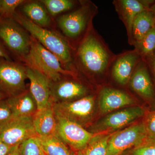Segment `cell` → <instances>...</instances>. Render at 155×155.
Segmentation results:
<instances>
[{
  "mask_svg": "<svg viewBox=\"0 0 155 155\" xmlns=\"http://www.w3.org/2000/svg\"><path fill=\"white\" fill-rule=\"evenodd\" d=\"M122 155H155V140H145Z\"/></svg>",
  "mask_w": 155,
  "mask_h": 155,
  "instance_id": "83f0119b",
  "label": "cell"
},
{
  "mask_svg": "<svg viewBox=\"0 0 155 155\" xmlns=\"http://www.w3.org/2000/svg\"><path fill=\"white\" fill-rule=\"evenodd\" d=\"M53 103L46 108L38 110L32 117L37 135L45 137L56 134L57 119L53 109Z\"/></svg>",
  "mask_w": 155,
  "mask_h": 155,
  "instance_id": "d6986e66",
  "label": "cell"
},
{
  "mask_svg": "<svg viewBox=\"0 0 155 155\" xmlns=\"http://www.w3.org/2000/svg\"><path fill=\"white\" fill-rule=\"evenodd\" d=\"M128 86L149 106L155 109V89L145 60L139 62L130 78Z\"/></svg>",
  "mask_w": 155,
  "mask_h": 155,
  "instance_id": "5bb4252c",
  "label": "cell"
},
{
  "mask_svg": "<svg viewBox=\"0 0 155 155\" xmlns=\"http://www.w3.org/2000/svg\"></svg>",
  "mask_w": 155,
  "mask_h": 155,
  "instance_id": "8d00e7d4",
  "label": "cell"
},
{
  "mask_svg": "<svg viewBox=\"0 0 155 155\" xmlns=\"http://www.w3.org/2000/svg\"><path fill=\"white\" fill-rule=\"evenodd\" d=\"M45 155H75L76 153L57 134L39 137Z\"/></svg>",
  "mask_w": 155,
  "mask_h": 155,
  "instance_id": "7402d4cb",
  "label": "cell"
},
{
  "mask_svg": "<svg viewBox=\"0 0 155 155\" xmlns=\"http://www.w3.org/2000/svg\"><path fill=\"white\" fill-rule=\"evenodd\" d=\"M11 147L0 139V155H7Z\"/></svg>",
  "mask_w": 155,
  "mask_h": 155,
  "instance_id": "1f68e13d",
  "label": "cell"
},
{
  "mask_svg": "<svg viewBox=\"0 0 155 155\" xmlns=\"http://www.w3.org/2000/svg\"><path fill=\"white\" fill-rule=\"evenodd\" d=\"M0 58H5L6 60H12L11 56L9 55L8 52L6 48L0 41Z\"/></svg>",
  "mask_w": 155,
  "mask_h": 155,
  "instance_id": "4dcf8cb0",
  "label": "cell"
},
{
  "mask_svg": "<svg viewBox=\"0 0 155 155\" xmlns=\"http://www.w3.org/2000/svg\"><path fill=\"white\" fill-rule=\"evenodd\" d=\"M26 67L29 81L28 89L36 101L38 110L45 109L53 103L50 96V81L37 70Z\"/></svg>",
  "mask_w": 155,
  "mask_h": 155,
  "instance_id": "e0dca14e",
  "label": "cell"
},
{
  "mask_svg": "<svg viewBox=\"0 0 155 155\" xmlns=\"http://www.w3.org/2000/svg\"><path fill=\"white\" fill-rule=\"evenodd\" d=\"M150 59V67L153 75L155 81V53L151 57L148 58Z\"/></svg>",
  "mask_w": 155,
  "mask_h": 155,
  "instance_id": "d6a6232c",
  "label": "cell"
},
{
  "mask_svg": "<svg viewBox=\"0 0 155 155\" xmlns=\"http://www.w3.org/2000/svg\"><path fill=\"white\" fill-rule=\"evenodd\" d=\"M6 100L11 108L13 117H32L37 112V104L28 88L22 93Z\"/></svg>",
  "mask_w": 155,
  "mask_h": 155,
  "instance_id": "ac0fdd59",
  "label": "cell"
},
{
  "mask_svg": "<svg viewBox=\"0 0 155 155\" xmlns=\"http://www.w3.org/2000/svg\"><path fill=\"white\" fill-rule=\"evenodd\" d=\"M153 1L139 0H114L113 4L119 19L125 25L128 42L133 45L132 27L134 21L142 11L150 9Z\"/></svg>",
  "mask_w": 155,
  "mask_h": 155,
  "instance_id": "2e32d148",
  "label": "cell"
},
{
  "mask_svg": "<svg viewBox=\"0 0 155 155\" xmlns=\"http://www.w3.org/2000/svg\"><path fill=\"white\" fill-rule=\"evenodd\" d=\"M141 59L135 49L116 55L111 65L109 75L118 85L127 86L136 67Z\"/></svg>",
  "mask_w": 155,
  "mask_h": 155,
  "instance_id": "9a60e30c",
  "label": "cell"
},
{
  "mask_svg": "<svg viewBox=\"0 0 155 155\" xmlns=\"http://www.w3.org/2000/svg\"><path fill=\"white\" fill-rule=\"evenodd\" d=\"M134 46L143 60L152 56L155 53V26Z\"/></svg>",
  "mask_w": 155,
  "mask_h": 155,
  "instance_id": "cb8c5ba5",
  "label": "cell"
},
{
  "mask_svg": "<svg viewBox=\"0 0 155 155\" xmlns=\"http://www.w3.org/2000/svg\"><path fill=\"white\" fill-rule=\"evenodd\" d=\"M28 2L25 0H0V17L13 19L17 8Z\"/></svg>",
  "mask_w": 155,
  "mask_h": 155,
  "instance_id": "4316f807",
  "label": "cell"
},
{
  "mask_svg": "<svg viewBox=\"0 0 155 155\" xmlns=\"http://www.w3.org/2000/svg\"><path fill=\"white\" fill-rule=\"evenodd\" d=\"M147 138L146 140H155V109L149 110L143 117Z\"/></svg>",
  "mask_w": 155,
  "mask_h": 155,
  "instance_id": "f1b7e54d",
  "label": "cell"
},
{
  "mask_svg": "<svg viewBox=\"0 0 155 155\" xmlns=\"http://www.w3.org/2000/svg\"><path fill=\"white\" fill-rule=\"evenodd\" d=\"M150 110L145 106L135 105L107 114L87 128L91 133H113L125 128L143 118Z\"/></svg>",
  "mask_w": 155,
  "mask_h": 155,
  "instance_id": "5b68a950",
  "label": "cell"
},
{
  "mask_svg": "<svg viewBox=\"0 0 155 155\" xmlns=\"http://www.w3.org/2000/svg\"><path fill=\"white\" fill-rule=\"evenodd\" d=\"M26 67L12 60L0 58V93L7 98L27 90Z\"/></svg>",
  "mask_w": 155,
  "mask_h": 155,
  "instance_id": "9c48e42d",
  "label": "cell"
},
{
  "mask_svg": "<svg viewBox=\"0 0 155 155\" xmlns=\"http://www.w3.org/2000/svg\"><path fill=\"white\" fill-rule=\"evenodd\" d=\"M22 61L25 66L37 70L51 81H58L65 76H78L76 72L64 68L55 55L32 36L30 51Z\"/></svg>",
  "mask_w": 155,
  "mask_h": 155,
  "instance_id": "277c9868",
  "label": "cell"
},
{
  "mask_svg": "<svg viewBox=\"0 0 155 155\" xmlns=\"http://www.w3.org/2000/svg\"><path fill=\"white\" fill-rule=\"evenodd\" d=\"M50 96L53 103L73 101L91 94L87 84L77 76H65L50 82Z\"/></svg>",
  "mask_w": 155,
  "mask_h": 155,
  "instance_id": "30bf717a",
  "label": "cell"
},
{
  "mask_svg": "<svg viewBox=\"0 0 155 155\" xmlns=\"http://www.w3.org/2000/svg\"><path fill=\"white\" fill-rule=\"evenodd\" d=\"M143 117L113 133L108 141L106 155H122L145 141L147 133Z\"/></svg>",
  "mask_w": 155,
  "mask_h": 155,
  "instance_id": "ba28073f",
  "label": "cell"
},
{
  "mask_svg": "<svg viewBox=\"0 0 155 155\" xmlns=\"http://www.w3.org/2000/svg\"><path fill=\"white\" fill-rule=\"evenodd\" d=\"M95 95L89 94L73 101L53 103L57 117L64 118L88 128L91 125L95 110Z\"/></svg>",
  "mask_w": 155,
  "mask_h": 155,
  "instance_id": "52a82bcc",
  "label": "cell"
},
{
  "mask_svg": "<svg viewBox=\"0 0 155 155\" xmlns=\"http://www.w3.org/2000/svg\"><path fill=\"white\" fill-rule=\"evenodd\" d=\"M150 9L153 11V12H154V13L155 14V4H153V5L151 8H150Z\"/></svg>",
  "mask_w": 155,
  "mask_h": 155,
  "instance_id": "d590c367",
  "label": "cell"
},
{
  "mask_svg": "<svg viewBox=\"0 0 155 155\" xmlns=\"http://www.w3.org/2000/svg\"><path fill=\"white\" fill-rule=\"evenodd\" d=\"M7 98V97L5 96L4 95H3L2 94L0 93V101L1 100L5 99Z\"/></svg>",
  "mask_w": 155,
  "mask_h": 155,
  "instance_id": "e575fe53",
  "label": "cell"
},
{
  "mask_svg": "<svg viewBox=\"0 0 155 155\" xmlns=\"http://www.w3.org/2000/svg\"><path fill=\"white\" fill-rule=\"evenodd\" d=\"M0 41L21 61L30 51V35L12 18L0 17Z\"/></svg>",
  "mask_w": 155,
  "mask_h": 155,
  "instance_id": "8992f818",
  "label": "cell"
},
{
  "mask_svg": "<svg viewBox=\"0 0 155 155\" xmlns=\"http://www.w3.org/2000/svg\"><path fill=\"white\" fill-rule=\"evenodd\" d=\"M19 145H17L11 147L10 149L9 150L8 152L6 155H20Z\"/></svg>",
  "mask_w": 155,
  "mask_h": 155,
  "instance_id": "836d02e7",
  "label": "cell"
},
{
  "mask_svg": "<svg viewBox=\"0 0 155 155\" xmlns=\"http://www.w3.org/2000/svg\"><path fill=\"white\" fill-rule=\"evenodd\" d=\"M155 26V14L150 9L142 11L136 17L132 27L133 45L138 42Z\"/></svg>",
  "mask_w": 155,
  "mask_h": 155,
  "instance_id": "ffe728a7",
  "label": "cell"
},
{
  "mask_svg": "<svg viewBox=\"0 0 155 155\" xmlns=\"http://www.w3.org/2000/svg\"><path fill=\"white\" fill-rule=\"evenodd\" d=\"M13 19L25 28L31 36L55 55L64 68L75 72L72 48L64 37L36 25L20 12L16 11Z\"/></svg>",
  "mask_w": 155,
  "mask_h": 155,
  "instance_id": "7a4b0ae2",
  "label": "cell"
},
{
  "mask_svg": "<svg viewBox=\"0 0 155 155\" xmlns=\"http://www.w3.org/2000/svg\"><path fill=\"white\" fill-rule=\"evenodd\" d=\"M80 5L74 11L60 16L57 20L59 28L72 48L90 29L98 8L90 1H80Z\"/></svg>",
  "mask_w": 155,
  "mask_h": 155,
  "instance_id": "3957f363",
  "label": "cell"
},
{
  "mask_svg": "<svg viewBox=\"0 0 155 155\" xmlns=\"http://www.w3.org/2000/svg\"><path fill=\"white\" fill-rule=\"evenodd\" d=\"M98 105L101 114L107 115L117 110L139 104L137 100L126 91L103 86L98 92Z\"/></svg>",
  "mask_w": 155,
  "mask_h": 155,
  "instance_id": "4fadbf2b",
  "label": "cell"
},
{
  "mask_svg": "<svg viewBox=\"0 0 155 155\" xmlns=\"http://www.w3.org/2000/svg\"><path fill=\"white\" fill-rule=\"evenodd\" d=\"M72 50L73 66L78 75L97 79L109 75L116 54L111 51L94 26Z\"/></svg>",
  "mask_w": 155,
  "mask_h": 155,
  "instance_id": "6da1fadb",
  "label": "cell"
},
{
  "mask_svg": "<svg viewBox=\"0 0 155 155\" xmlns=\"http://www.w3.org/2000/svg\"><path fill=\"white\" fill-rule=\"evenodd\" d=\"M20 155H45L38 136L28 139L19 145Z\"/></svg>",
  "mask_w": 155,
  "mask_h": 155,
  "instance_id": "484cf974",
  "label": "cell"
},
{
  "mask_svg": "<svg viewBox=\"0 0 155 155\" xmlns=\"http://www.w3.org/2000/svg\"><path fill=\"white\" fill-rule=\"evenodd\" d=\"M112 134H96L86 146L77 152L75 155H106L108 141Z\"/></svg>",
  "mask_w": 155,
  "mask_h": 155,
  "instance_id": "603a6c76",
  "label": "cell"
},
{
  "mask_svg": "<svg viewBox=\"0 0 155 155\" xmlns=\"http://www.w3.org/2000/svg\"><path fill=\"white\" fill-rule=\"evenodd\" d=\"M22 11L25 17L38 26L45 28L51 25L50 15L40 1H28L22 5Z\"/></svg>",
  "mask_w": 155,
  "mask_h": 155,
  "instance_id": "44dd1931",
  "label": "cell"
},
{
  "mask_svg": "<svg viewBox=\"0 0 155 155\" xmlns=\"http://www.w3.org/2000/svg\"><path fill=\"white\" fill-rule=\"evenodd\" d=\"M13 117L12 111L6 99L0 101V126Z\"/></svg>",
  "mask_w": 155,
  "mask_h": 155,
  "instance_id": "f546056e",
  "label": "cell"
},
{
  "mask_svg": "<svg viewBox=\"0 0 155 155\" xmlns=\"http://www.w3.org/2000/svg\"><path fill=\"white\" fill-rule=\"evenodd\" d=\"M56 119V134L75 153L86 146L94 135L75 122L57 116Z\"/></svg>",
  "mask_w": 155,
  "mask_h": 155,
  "instance_id": "7c38bea8",
  "label": "cell"
},
{
  "mask_svg": "<svg viewBox=\"0 0 155 155\" xmlns=\"http://www.w3.org/2000/svg\"><path fill=\"white\" fill-rule=\"evenodd\" d=\"M32 117H12L0 126V139L11 147L38 136L34 127Z\"/></svg>",
  "mask_w": 155,
  "mask_h": 155,
  "instance_id": "8fae6325",
  "label": "cell"
},
{
  "mask_svg": "<svg viewBox=\"0 0 155 155\" xmlns=\"http://www.w3.org/2000/svg\"><path fill=\"white\" fill-rule=\"evenodd\" d=\"M50 16L55 17L58 14L73 8L76 2L72 0H41Z\"/></svg>",
  "mask_w": 155,
  "mask_h": 155,
  "instance_id": "d4e9b609",
  "label": "cell"
}]
</instances>
